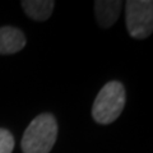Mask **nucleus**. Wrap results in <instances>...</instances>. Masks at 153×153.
Returning a JSON list of instances; mask_svg holds the SVG:
<instances>
[{
  "label": "nucleus",
  "instance_id": "f257e3e1",
  "mask_svg": "<svg viewBox=\"0 0 153 153\" xmlns=\"http://www.w3.org/2000/svg\"><path fill=\"white\" fill-rule=\"evenodd\" d=\"M57 138V123L54 115L41 114L27 126L21 147L23 153H49Z\"/></svg>",
  "mask_w": 153,
  "mask_h": 153
},
{
  "label": "nucleus",
  "instance_id": "f03ea898",
  "mask_svg": "<svg viewBox=\"0 0 153 153\" xmlns=\"http://www.w3.org/2000/svg\"><path fill=\"white\" fill-rule=\"evenodd\" d=\"M126 93L123 83L111 80L103 85L92 106V117L101 125L111 124L121 115L125 107Z\"/></svg>",
  "mask_w": 153,
  "mask_h": 153
},
{
  "label": "nucleus",
  "instance_id": "7ed1b4c3",
  "mask_svg": "<svg viewBox=\"0 0 153 153\" xmlns=\"http://www.w3.org/2000/svg\"><path fill=\"white\" fill-rule=\"evenodd\" d=\"M126 30L133 38L144 40L153 32V0H129L125 4Z\"/></svg>",
  "mask_w": 153,
  "mask_h": 153
},
{
  "label": "nucleus",
  "instance_id": "20e7f679",
  "mask_svg": "<svg viewBox=\"0 0 153 153\" xmlns=\"http://www.w3.org/2000/svg\"><path fill=\"white\" fill-rule=\"evenodd\" d=\"M121 8L123 1L120 0H97L94 1V16L100 27H112L120 16Z\"/></svg>",
  "mask_w": 153,
  "mask_h": 153
},
{
  "label": "nucleus",
  "instance_id": "39448f33",
  "mask_svg": "<svg viewBox=\"0 0 153 153\" xmlns=\"http://www.w3.org/2000/svg\"><path fill=\"white\" fill-rule=\"evenodd\" d=\"M26 46V36L16 27H0V55L16 54Z\"/></svg>",
  "mask_w": 153,
  "mask_h": 153
},
{
  "label": "nucleus",
  "instance_id": "423d86ee",
  "mask_svg": "<svg viewBox=\"0 0 153 153\" xmlns=\"http://www.w3.org/2000/svg\"><path fill=\"white\" fill-rule=\"evenodd\" d=\"M55 3L52 0H25L22 1V8L26 14L33 21H46L49 19Z\"/></svg>",
  "mask_w": 153,
  "mask_h": 153
},
{
  "label": "nucleus",
  "instance_id": "0eeeda50",
  "mask_svg": "<svg viewBox=\"0 0 153 153\" xmlns=\"http://www.w3.org/2000/svg\"><path fill=\"white\" fill-rule=\"evenodd\" d=\"M14 148V138L7 129L0 128V153H12Z\"/></svg>",
  "mask_w": 153,
  "mask_h": 153
}]
</instances>
